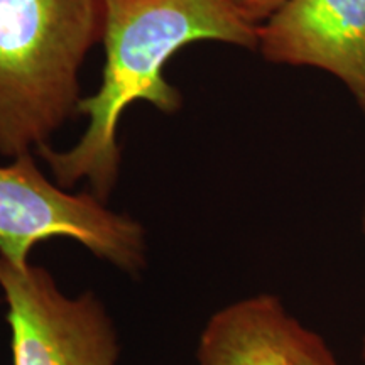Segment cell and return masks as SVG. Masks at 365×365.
<instances>
[{"instance_id": "ba28073f", "label": "cell", "mask_w": 365, "mask_h": 365, "mask_svg": "<svg viewBox=\"0 0 365 365\" xmlns=\"http://www.w3.org/2000/svg\"><path fill=\"white\" fill-rule=\"evenodd\" d=\"M360 222H362V234H364V237H365V200H364L362 217H360ZM362 359L365 360V336H364V344H362Z\"/></svg>"}, {"instance_id": "6da1fadb", "label": "cell", "mask_w": 365, "mask_h": 365, "mask_svg": "<svg viewBox=\"0 0 365 365\" xmlns=\"http://www.w3.org/2000/svg\"><path fill=\"white\" fill-rule=\"evenodd\" d=\"M105 65L100 88L78 103L88 125L73 148L38 150L54 181L71 190L86 181L102 202L120 175L117 143L122 113L130 103L149 102L164 113L181 108L180 90L168 83L164 68L185 46L218 41L257 51L259 26L234 0H102Z\"/></svg>"}, {"instance_id": "3957f363", "label": "cell", "mask_w": 365, "mask_h": 365, "mask_svg": "<svg viewBox=\"0 0 365 365\" xmlns=\"http://www.w3.org/2000/svg\"><path fill=\"white\" fill-rule=\"evenodd\" d=\"M65 237L118 271L139 276L148 266L145 230L112 212L93 193L59 186L39 170L33 153L0 164V255L27 262L36 245Z\"/></svg>"}, {"instance_id": "7a4b0ae2", "label": "cell", "mask_w": 365, "mask_h": 365, "mask_svg": "<svg viewBox=\"0 0 365 365\" xmlns=\"http://www.w3.org/2000/svg\"><path fill=\"white\" fill-rule=\"evenodd\" d=\"M102 36V0H0V156L38 153L78 115L80 70Z\"/></svg>"}, {"instance_id": "277c9868", "label": "cell", "mask_w": 365, "mask_h": 365, "mask_svg": "<svg viewBox=\"0 0 365 365\" xmlns=\"http://www.w3.org/2000/svg\"><path fill=\"white\" fill-rule=\"evenodd\" d=\"M12 365H117L120 339L93 291L70 296L48 269L0 255Z\"/></svg>"}, {"instance_id": "5b68a950", "label": "cell", "mask_w": 365, "mask_h": 365, "mask_svg": "<svg viewBox=\"0 0 365 365\" xmlns=\"http://www.w3.org/2000/svg\"><path fill=\"white\" fill-rule=\"evenodd\" d=\"M257 51L272 65L330 73L365 117V0H286L259 26Z\"/></svg>"}, {"instance_id": "8992f818", "label": "cell", "mask_w": 365, "mask_h": 365, "mask_svg": "<svg viewBox=\"0 0 365 365\" xmlns=\"http://www.w3.org/2000/svg\"><path fill=\"white\" fill-rule=\"evenodd\" d=\"M196 365H341L317 331L274 294L237 299L200 333Z\"/></svg>"}, {"instance_id": "52a82bcc", "label": "cell", "mask_w": 365, "mask_h": 365, "mask_svg": "<svg viewBox=\"0 0 365 365\" xmlns=\"http://www.w3.org/2000/svg\"><path fill=\"white\" fill-rule=\"evenodd\" d=\"M234 2L252 24L261 26L286 0H234Z\"/></svg>"}]
</instances>
